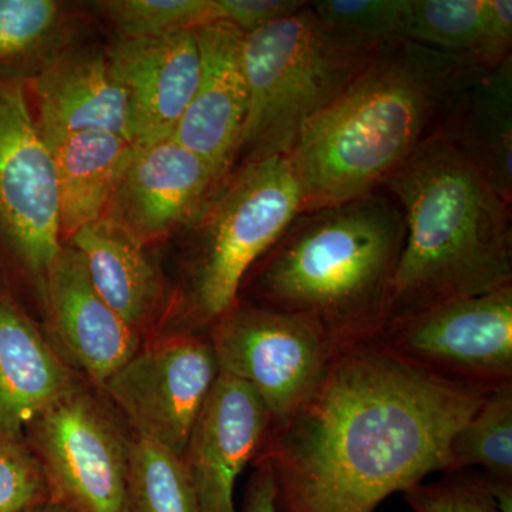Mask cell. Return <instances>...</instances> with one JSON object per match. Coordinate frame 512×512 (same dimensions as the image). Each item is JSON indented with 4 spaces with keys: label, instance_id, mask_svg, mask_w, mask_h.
<instances>
[{
    "label": "cell",
    "instance_id": "obj_19",
    "mask_svg": "<svg viewBox=\"0 0 512 512\" xmlns=\"http://www.w3.org/2000/svg\"><path fill=\"white\" fill-rule=\"evenodd\" d=\"M83 380L37 320L0 293V443H23L30 421Z\"/></svg>",
    "mask_w": 512,
    "mask_h": 512
},
{
    "label": "cell",
    "instance_id": "obj_10",
    "mask_svg": "<svg viewBox=\"0 0 512 512\" xmlns=\"http://www.w3.org/2000/svg\"><path fill=\"white\" fill-rule=\"evenodd\" d=\"M220 373L248 383L271 424L311 396L336 350L315 326L238 298L207 333Z\"/></svg>",
    "mask_w": 512,
    "mask_h": 512
},
{
    "label": "cell",
    "instance_id": "obj_27",
    "mask_svg": "<svg viewBox=\"0 0 512 512\" xmlns=\"http://www.w3.org/2000/svg\"><path fill=\"white\" fill-rule=\"evenodd\" d=\"M323 25L382 47L403 40L406 0H322L309 2Z\"/></svg>",
    "mask_w": 512,
    "mask_h": 512
},
{
    "label": "cell",
    "instance_id": "obj_22",
    "mask_svg": "<svg viewBox=\"0 0 512 512\" xmlns=\"http://www.w3.org/2000/svg\"><path fill=\"white\" fill-rule=\"evenodd\" d=\"M84 23L57 0H0V80L28 84L47 63L82 45Z\"/></svg>",
    "mask_w": 512,
    "mask_h": 512
},
{
    "label": "cell",
    "instance_id": "obj_6",
    "mask_svg": "<svg viewBox=\"0 0 512 512\" xmlns=\"http://www.w3.org/2000/svg\"><path fill=\"white\" fill-rule=\"evenodd\" d=\"M379 47L323 25L311 3L244 35L249 103L238 157L288 156Z\"/></svg>",
    "mask_w": 512,
    "mask_h": 512
},
{
    "label": "cell",
    "instance_id": "obj_2",
    "mask_svg": "<svg viewBox=\"0 0 512 512\" xmlns=\"http://www.w3.org/2000/svg\"><path fill=\"white\" fill-rule=\"evenodd\" d=\"M488 69L476 57L396 40L302 131L288 154L303 211L366 197L430 137L464 84Z\"/></svg>",
    "mask_w": 512,
    "mask_h": 512
},
{
    "label": "cell",
    "instance_id": "obj_16",
    "mask_svg": "<svg viewBox=\"0 0 512 512\" xmlns=\"http://www.w3.org/2000/svg\"><path fill=\"white\" fill-rule=\"evenodd\" d=\"M195 37L200 79L171 138L202 158L221 180L234 168L247 120L244 33L217 20L195 29Z\"/></svg>",
    "mask_w": 512,
    "mask_h": 512
},
{
    "label": "cell",
    "instance_id": "obj_8",
    "mask_svg": "<svg viewBox=\"0 0 512 512\" xmlns=\"http://www.w3.org/2000/svg\"><path fill=\"white\" fill-rule=\"evenodd\" d=\"M134 440L119 410L89 380L47 406L25 430L53 501L72 512H126Z\"/></svg>",
    "mask_w": 512,
    "mask_h": 512
},
{
    "label": "cell",
    "instance_id": "obj_1",
    "mask_svg": "<svg viewBox=\"0 0 512 512\" xmlns=\"http://www.w3.org/2000/svg\"><path fill=\"white\" fill-rule=\"evenodd\" d=\"M493 390L407 365L375 343L336 352L311 396L271 424L278 512H376L446 473L451 440Z\"/></svg>",
    "mask_w": 512,
    "mask_h": 512
},
{
    "label": "cell",
    "instance_id": "obj_7",
    "mask_svg": "<svg viewBox=\"0 0 512 512\" xmlns=\"http://www.w3.org/2000/svg\"><path fill=\"white\" fill-rule=\"evenodd\" d=\"M52 154L25 84L0 80V293L40 325L62 247Z\"/></svg>",
    "mask_w": 512,
    "mask_h": 512
},
{
    "label": "cell",
    "instance_id": "obj_24",
    "mask_svg": "<svg viewBox=\"0 0 512 512\" xmlns=\"http://www.w3.org/2000/svg\"><path fill=\"white\" fill-rule=\"evenodd\" d=\"M481 467L485 476L512 484V383L488 393L480 409L454 434L444 474Z\"/></svg>",
    "mask_w": 512,
    "mask_h": 512
},
{
    "label": "cell",
    "instance_id": "obj_20",
    "mask_svg": "<svg viewBox=\"0 0 512 512\" xmlns=\"http://www.w3.org/2000/svg\"><path fill=\"white\" fill-rule=\"evenodd\" d=\"M494 191L512 201V60L480 70L458 92L444 119Z\"/></svg>",
    "mask_w": 512,
    "mask_h": 512
},
{
    "label": "cell",
    "instance_id": "obj_9",
    "mask_svg": "<svg viewBox=\"0 0 512 512\" xmlns=\"http://www.w3.org/2000/svg\"><path fill=\"white\" fill-rule=\"evenodd\" d=\"M375 345L450 382L512 383V285L390 320Z\"/></svg>",
    "mask_w": 512,
    "mask_h": 512
},
{
    "label": "cell",
    "instance_id": "obj_14",
    "mask_svg": "<svg viewBox=\"0 0 512 512\" xmlns=\"http://www.w3.org/2000/svg\"><path fill=\"white\" fill-rule=\"evenodd\" d=\"M269 426L258 393L220 373L181 456L201 512H237L235 484L264 447Z\"/></svg>",
    "mask_w": 512,
    "mask_h": 512
},
{
    "label": "cell",
    "instance_id": "obj_4",
    "mask_svg": "<svg viewBox=\"0 0 512 512\" xmlns=\"http://www.w3.org/2000/svg\"><path fill=\"white\" fill-rule=\"evenodd\" d=\"M384 185L406 224L387 323L512 285L511 204L444 120Z\"/></svg>",
    "mask_w": 512,
    "mask_h": 512
},
{
    "label": "cell",
    "instance_id": "obj_3",
    "mask_svg": "<svg viewBox=\"0 0 512 512\" xmlns=\"http://www.w3.org/2000/svg\"><path fill=\"white\" fill-rule=\"evenodd\" d=\"M406 224L379 191L302 211L249 269L238 298L311 323L336 352L372 345L389 320Z\"/></svg>",
    "mask_w": 512,
    "mask_h": 512
},
{
    "label": "cell",
    "instance_id": "obj_12",
    "mask_svg": "<svg viewBox=\"0 0 512 512\" xmlns=\"http://www.w3.org/2000/svg\"><path fill=\"white\" fill-rule=\"evenodd\" d=\"M218 181L210 165L173 138L133 143L101 220L154 249L190 224Z\"/></svg>",
    "mask_w": 512,
    "mask_h": 512
},
{
    "label": "cell",
    "instance_id": "obj_32",
    "mask_svg": "<svg viewBox=\"0 0 512 512\" xmlns=\"http://www.w3.org/2000/svg\"><path fill=\"white\" fill-rule=\"evenodd\" d=\"M25 512H72L69 508L64 507L62 504L57 503H47L43 505H39V507L32 508V510H28Z\"/></svg>",
    "mask_w": 512,
    "mask_h": 512
},
{
    "label": "cell",
    "instance_id": "obj_30",
    "mask_svg": "<svg viewBox=\"0 0 512 512\" xmlns=\"http://www.w3.org/2000/svg\"><path fill=\"white\" fill-rule=\"evenodd\" d=\"M215 18L241 30L244 35L269 25L306 5L301 0H214Z\"/></svg>",
    "mask_w": 512,
    "mask_h": 512
},
{
    "label": "cell",
    "instance_id": "obj_5",
    "mask_svg": "<svg viewBox=\"0 0 512 512\" xmlns=\"http://www.w3.org/2000/svg\"><path fill=\"white\" fill-rule=\"evenodd\" d=\"M303 211L288 156L244 161L212 188L183 229L185 242L160 335H207L238 299L249 269Z\"/></svg>",
    "mask_w": 512,
    "mask_h": 512
},
{
    "label": "cell",
    "instance_id": "obj_21",
    "mask_svg": "<svg viewBox=\"0 0 512 512\" xmlns=\"http://www.w3.org/2000/svg\"><path fill=\"white\" fill-rule=\"evenodd\" d=\"M45 143L55 168L60 238L66 244L103 217L133 143L107 131L64 134Z\"/></svg>",
    "mask_w": 512,
    "mask_h": 512
},
{
    "label": "cell",
    "instance_id": "obj_25",
    "mask_svg": "<svg viewBox=\"0 0 512 512\" xmlns=\"http://www.w3.org/2000/svg\"><path fill=\"white\" fill-rule=\"evenodd\" d=\"M126 512H201L181 458L136 436L128 467Z\"/></svg>",
    "mask_w": 512,
    "mask_h": 512
},
{
    "label": "cell",
    "instance_id": "obj_18",
    "mask_svg": "<svg viewBox=\"0 0 512 512\" xmlns=\"http://www.w3.org/2000/svg\"><path fill=\"white\" fill-rule=\"evenodd\" d=\"M66 244L82 254L104 302L143 340L157 338L170 311L173 286L153 254L104 220L77 231Z\"/></svg>",
    "mask_w": 512,
    "mask_h": 512
},
{
    "label": "cell",
    "instance_id": "obj_31",
    "mask_svg": "<svg viewBox=\"0 0 512 512\" xmlns=\"http://www.w3.org/2000/svg\"><path fill=\"white\" fill-rule=\"evenodd\" d=\"M254 471L245 490L242 512H278L275 504V485L269 464L262 458L252 461Z\"/></svg>",
    "mask_w": 512,
    "mask_h": 512
},
{
    "label": "cell",
    "instance_id": "obj_28",
    "mask_svg": "<svg viewBox=\"0 0 512 512\" xmlns=\"http://www.w3.org/2000/svg\"><path fill=\"white\" fill-rule=\"evenodd\" d=\"M55 503L52 488L28 444L0 443V512H25Z\"/></svg>",
    "mask_w": 512,
    "mask_h": 512
},
{
    "label": "cell",
    "instance_id": "obj_26",
    "mask_svg": "<svg viewBox=\"0 0 512 512\" xmlns=\"http://www.w3.org/2000/svg\"><path fill=\"white\" fill-rule=\"evenodd\" d=\"M117 37H154L217 22L214 0H107L97 3Z\"/></svg>",
    "mask_w": 512,
    "mask_h": 512
},
{
    "label": "cell",
    "instance_id": "obj_23",
    "mask_svg": "<svg viewBox=\"0 0 512 512\" xmlns=\"http://www.w3.org/2000/svg\"><path fill=\"white\" fill-rule=\"evenodd\" d=\"M403 40L473 56L488 67L508 57L491 43L490 0H406Z\"/></svg>",
    "mask_w": 512,
    "mask_h": 512
},
{
    "label": "cell",
    "instance_id": "obj_29",
    "mask_svg": "<svg viewBox=\"0 0 512 512\" xmlns=\"http://www.w3.org/2000/svg\"><path fill=\"white\" fill-rule=\"evenodd\" d=\"M402 494L413 512H503L488 491L483 473L444 474L437 483L423 481Z\"/></svg>",
    "mask_w": 512,
    "mask_h": 512
},
{
    "label": "cell",
    "instance_id": "obj_13",
    "mask_svg": "<svg viewBox=\"0 0 512 512\" xmlns=\"http://www.w3.org/2000/svg\"><path fill=\"white\" fill-rule=\"evenodd\" d=\"M40 326L63 362L99 387L143 345L101 299L82 254L70 244L50 265Z\"/></svg>",
    "mask_w": 512,
    "mask_h": 512
},
{
    "label": "cell",
    "instance_id": "obj_15",
    "mask_svg": "<svg viewBox=\"0 0 512 512\" xmlns=\"http://www.w3.org/2000/svg\"><path fill=\"white\" fill-rule=\"evenodd\" d=\"M113 79L127 101L133 143L173 137L200 79L195 30L154 37H117L106 49Z\"/></svg>",
    "mask_w": 512,
    "mask_h": 512
},
{
    "label": "cell",
    "instance_id": "obj_17",
    "mask_svg": "<svg viewBox=\"0 0 512 512\" xmlns=\"http://www.w3.org/2000/svg\"><path fill=\"white\" fill-rule=\"evenodd\" d=\"M26 89L35 97L36 123L45 140L107 131L131 141L126 96L111 76L106 49L100 46L82 43L66 50L47 63Z\"/></svg>",
    "mask_w": 512,
    "mask_h": 512
},
{
    "label": "cell",
    "instance_id": "obj_11",
    "mask_svg": "<svg viewBox=\"0 0 512 512\" xmlns=\"http://www.w3.org/2000/svg\"><path fill=\"white\" fill-rule=\"evenodd\" d=\"M218 376L207 335H161L143 343L100 389L136 436L181 458Z\"/></svg>",
    "mask_w": 512,
    "mask_h": 512
}]
</instances>
